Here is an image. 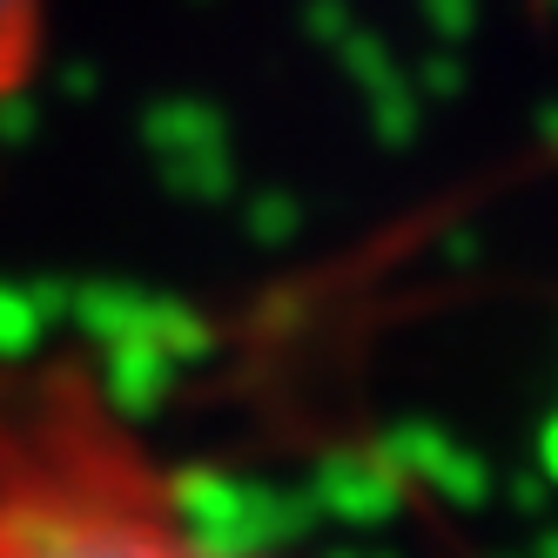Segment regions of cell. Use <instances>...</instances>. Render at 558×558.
Masks as SVG:
<instances>
[{
    "label": "cell",
    "instance_id": "2",
    "mask_svg": "<svg viewBox=\"0 0 558 558\" xmlns=\"http://www.w3.org/2000/svg\"><path fill=\"white\" fill-rule=\"evenodd\" d=\"M48 34H54V0H0V135L41 82Z\"/></svg>",
    "mask_w": 558,
    "mask_h": 558
},
{
    "label": "cell",
    "instance_id": "1",
    "mask_svg": "<svg viewBox=\"0 0 558 558\" xmlns=\"http://www.w3.org/2000/svg\"><path fill=\"white\" fill-rule=\"evenodd\" d=\"M0 558H263L203 532L182 471L101 356H0Z\"/></svg>",
    "mask_w": 558,
    "mask_h": 558
}]
</instances>
